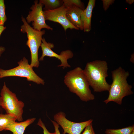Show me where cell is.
Here are the masks:
<instances>
[{"mask_svg":"<svg viewBox=\"0 0 134 134\" xmlns=\"http://www.w3.org/2000/svg\"><path fill=\"white\" fill-rule=\"evenodd\" d=\"M40 46L42 50V54L39 59V61H43L44 58L45 56L55 57L60 60L61 62V64L58 65V67H62L64 69L67 67H70V65L68 63L67 60L72 58L73 56V54L71 50H67L63 51L60 55H59L52 50L54 47V44L47 42L44 38H42Z\"/></svg>","mask_w":134,"mask_h":134,"instance_id":"9c48e42d","label":"cell"},{"mask_svg":"<svg viewBox=\"0 0 134 134\" xmlns=\"http://www.w3.org/2000/svg\"><path fill=\"white\" fill-rule=\"evenodd\" d=\"M39 1L44 5V10L55 9L63 4L62 0H40Z\"/></svg>","mask_w":134,"mask_h":134,"instance_id":"5bb4252c","label":"cell"},{"mask_svg":"<svg viewBox=\"0 0 134 134\" xmlns=\"http://www.w3.org/2000/svg\"><path fill=\"white\" fill-rule=\"evenodd\" d=\"M104 9L106 11L109 7V6L113 3L115 0H102Z\"/></svg>","mask_w":134,"mask_h":134,"instance_id":"44dd1931","label":"cell"},{"mask_svg":"<svg viewBox=\"0 0 134 134\" xmlns=\"http://www.w3.org/2000/svg\"><path fill=\"white\" fill-rule=\"evenodd\" d=\"M30 8L31 11L26 18V20L28 24L32 22L33 28L39 31L43 28L52 31L53 29L46 23L43 7L44 6L38 0H35Z\"/></svg>","mask_w":134,"mask_h":134,"instance_id":"52a82bcc","label":"cell"},{"mask_svg":"<svg viewBox=\"0 0 134 134\" xmlns=\"http://www.w3.org/2000/svg\"><path fill=\"white\" fill-rule=\"evenodd\" d=\"M134 130V125L119 129H107L105 133L106 134H130Z\"/></svg>","mask_w":134,"mask_h":134,"instance_id":"2e32d148","label":"cell"},{"mask_svg":"<svg viewBox=\"0 0 134 134\" xmlns=\"http://www.w3.org/2000/svg\"><path fill=\"white\" fill-rule=\"evenodd\" d=\"M95 2V0H89L87 7L83 10L81 14V19L84 32H89L91 29L92 13Z\"/></svg>","mask_w":134,"mask_h":134,"instance_id":"7c38bea8","label":"cell"},{"mask_svg":"<svg viewBox=\"0 0 134 134\" xmlns=\"http://www.w3.org/2000/svg\"><path fill=\"white\" fill-rule=\"evenodd\" d=\"M68 8L66 16L69 22L79 30H83L81 17L83 10L75 6Z\"/></svg>","mask_w":134,"mask_h":134,"instance_id":"8fae6325","label":"cell"},{"mask_svg":"<svg viewBox=\"0 0 134 134\" xmlns=\"http://www.w3.org/2000/svg\"><path fill=\"white\" fill-rule=\"evenodd\" d=\"M16 120L12 115L6 114H0V132L5 130L7 127Z\"/></svg>","mask_w":134,"mask_h":134,"instance_id":"9a60e30c","label":"cell"},{"mask_svg":"<svg viewBox=\"0 0 134 134\" xmlns=\"http://www.w3.org/2000/svg\"><path fill=\"white\" fill-rule=\"evenodd\" d=\"M0 95L1 100V106L7 114L14 116L18 121H22L23 108L25 105L24 103L18 100L16 94L6 86L5 82Z\"/></svg>","mask_w":134,"mask_h":134,"instance_id":"5b68a950","label":"cell"},{"mask_svg":"<svg viewBox=\"0 0 134 134\" xmlns=\"http://www.w3.org/2000/svg\"><path fill=\"white\" fill-rule=\"evenodd\" d=\"M37 125L42 128L43 130V134H56L55 132L53 133H51L48 131L40 118L39 119Z\"/></svg>","mask_w":134,"mask_h":134,"instance_id":"d6986e66","label":"cell"},{"mask_svg":"<svg viewBox=\"0 0 134 134\" xmlns=\"http://www.w3.org/2000/svg\"><path fill=\"white\" fill-rule=\"evenodd\" d=\"M5 7L4 0H0V26H4L7 20L5 13Z\"/></svg>","mask_w":134,"mask_h":134,"instance_id":"ac0fdd59","label":"cell"},{"mask_svg":"<svg viewBox=\"0 0 134 134\" xmlns=\"http://www.w3.org/2000/svg\"><path fill=\"white\" fill-rule=\"evenodd\" d=\"M35 119V118H33L19 122L15 121L9 125L5 130L11 131L13 134H24L26 128L33 123Z\"/></svg>","mask_w":134,"mask_h":134,"instance_id":"4fadbf2b","label":"cell"},{"mask_svg":"<svg viewBox=\"0 0 134 134\" xmlns=\"http://www.w3.org/2000/svg\"><path fill=\"white\" fill-rule=\"evenodd\" d=\"M64 81L69 91L75 94L81 100L87 102L95 99L83 70L80 67H77L67 72Z\"/></svg>","mask_w":134,"mask_h":134,"instance_id":"7a4b0ae2","label":"cell"},{"mask_svg":"<svg viewBox=\"0 0 134 134\" xmlns=\"http://www.w3.org/2000/svg\"><path fill=\"white\" fill-rule=\"evenodd\" d=\"M6 27L0 26V36L2 32L6 29ZM5 48L2 46L0 47V57L2 54L5 51Z\"/></svg>","mask_w":134,"mask_h":134,"instance_id":"7402d4cb","label":"cell"},{"mask_svg":"<svg viewBox=\"0 0 134 134\" xmlns=\"http://www.w3.org/2000/svg\"><path fill=\"white\" fill-rule=\"evenodd\" d=\"M82 134H95L92 126V123L87 126Z\"/></svg>","mask_w":134,"mask_h":134,"instance_id":"ffe728a7","label":"cell"},{"mask_svg":"<svg viewBox=\"0 0 134 134\" xmlns=\"http://www.w3.org/2000/svg\"><path fill=\"white\" fill-rule=\"evenodd\" d=\"M1 98L0 96V106H1Z\"/></svg>","mask_w":134,"mask_h":134,"instance_id":"d4e9b609","label":"cell"},{"mask_svg":"<svg viewBox=\"0 0 134 134\" xmlns=\"http://www.w3.org/2000/svg\"><path fill=\"white\" fill-rule=\"evenodd\" d=\"M67 9L68 8L63 4L55 9L44 10L45 20H49L60 24L65 31L68 29L79 30L72 25L67 18L66 14Z\"/></svg>","mask_w":134,"mask_h":134,"instance_id":"30bf717a","label":"cell"},{"mask_svg":"<svg viewBox=\"0 0 134 134\" xmlns=\"http://www.w3.org/2000/svg\"><path fill=\"white\" fill-rule=\"evenodd\" d=\"M108 65L104 61L95 60L87 63L84 73L88 80L89 86L94 92H100L109 91L110 85L106 79L108 76Z\"/></svg>","mask_w":134,"mask_h":134,"instance_id":"6da1fadb","label":"cell"},{"mask_svg":"<svg viewBox=\"0 0 134 134\" xmlns=\"http://www.w3.org/2000/svg\"><path fill=\"white\" fill-rule=\"evenodd\" d=\"M18 66L13 68L5 70L0 68V78L10 76L25 77L27 81L37 84L44 85V80L34 71L33 67L28 63L25 57L18 62Z\"/></svg>","mask_w":134,"mask_h":134,"instance_id":"8992f818","label":"cell"},{"mask_svg":"<svg viewBox=\"0 0 134 134\" xmlns=\"http://www.w3.org/2000/svg\"><path fill=\"white\" fill-rule=\"evenodd\" d=\"M51 121L52 123L54 126L55 130V132L56 134H60V133L59 129V125L56 122L54 121L51 120Z\"/></svg>","mask_w":134,"mask_h":134,"instance_id":"603a6c76","label":"cell"},{"mask_svg":"<svg viewBox=\"0 0 134 134\" xmlns=\"http://www.w3.org/2000/svg\"><path fill=\"white\" fill-rule=\"evenodd\" d=\"M54 119L62 128V134H81L83 130L93 121L91 119L81 122H72L68 120L66 118L65 113L61 111L56 114Z\"/></svg>","mask_w":134,"mask_h":134,"instance_id":"ba28073f","label":"cell"},{"mask_svg":"<svg viewBox=\"0 0 134 134\" xmlns=\"http://www.w3.org/2000/svg\"><path fill=\"white\" fill-rule=\"evenodd\" d=\"M63 4L66 7L75 6L83 10L85 9L84 3L80 0H62Z\"/></svg>","mask_w":134,"mask_h":134,"instance_id":"e0dca14e","label":"cell"},{"mask_svg":"<svg viewBox=\"0 0 134 134\" xmlns=\"http://www.w3.org/2000/svg\"><path fill=\"white\" fill-rule=\"evenodd\" d=\"M126 1L129 4H131L133 3L134 1V0H126Z\"/></svg>","mask_w":134,"mask_h":134,"instance_id":"cb8c5ba5","label":"cell"},{"mask_svg":"<svg viewBox=\"0 0 134 134\" xmlns=\"http://www.w3.org/2000/svg\"><path fill=\"white\" fill-rule=\"evenodd\" d=\"M134 134V130L130 133V134Z\"/></svg>","mask_w":134,"mask_h":134,"instance_id":"484cf974","label":"cell"},{"mask_svg":"<svg viewBox=\"0 0 134 134\" xmlns=\"http://www.w3.org/2000/svg\"><path fill=\"white\" fill-rule=\"evenodd\" d=\"M112 82L110 85L108 98L104 101L106 104L111 101L121 105L125 97L133 94L132 86L129 84L127 79L129 75L121 67L111 71Z\"/></svg>","mask_w":134,"mask_h":134,"instance_id":"3957f363","label":"cell"},{"mask_svg":"<svg viewBox=\"0 0 134 134\" xmlns=\"http://www.w3.org/2000/svg\"><path fill=\"white\" fill-rule=\"evenodd\" d=\"M22 21L23 24L21 26V32L26 33L28 38L26 45L30 50L31 62L30 65L33 67H38L39 62L38 57V51L42 43V36L45 33V31H39L32 27L26 22V19L22 17Z\"/></svg>","mask_w":134,"mask_h":134,"instance_id":"277c9868","label":"cell"}]
</instances>
